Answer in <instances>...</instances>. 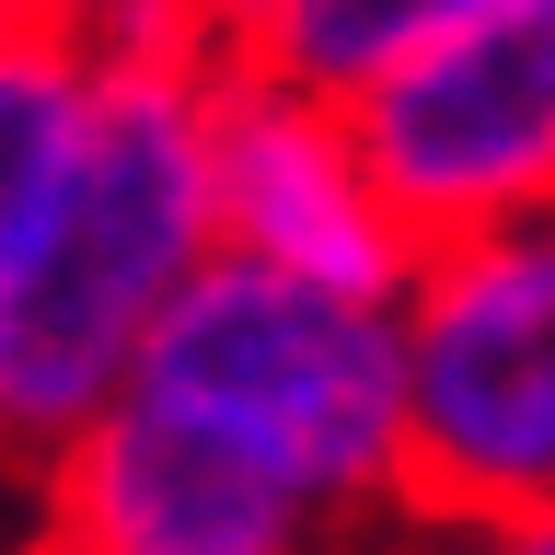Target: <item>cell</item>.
<instances>
[{
    "mask_svg": "<svg viewBox=\"0 0 555 555\" xmlns=\"http://www.w3.org/2000/svg\"><path fill=\"white\" fill-rule=\"evenodd\" d=\"M232 35L12 0L0 47V440L12 463L116 405L163 312L220 267Z\"/></svg>",
    "mask_w": 555,
    "mask_h": 555,
    "instance_id": "1",
    "label": "cell"
},
{
    "mask_svg": "<svg viewBox=\"0 0 555 555\" xmlns=\"http://www.w3.org/2000/svg\"><path fill=\"white\" fill-rule=\"evenodd\" d=\"M405 486L428 532L509 520L555 498V208L416 255Z\"/></svg>",
    "mask_w": 555,
    "mask_h": 555,
    "instance_id": "3",
    "label": "cell"
},
{
    "mask_svg": "<svg viewBox=\"0 0 555 555\" xmlns=\"http://www.w3.org/2000/svg\"><path fill=\"white\" fill-rule=\"evenodd\" d=\"M24 498H35V532H59L81 555H359L312 509H289L267 486L197 463L185 440H163L139 405L81 416L24 475Z\"/></svg>",
    "mask_w": 555,
    "mask_h": 555,
    "instance_id": "6",
    "label": "cell"
},
{
    "mask_svg": "<svg viewBox=\"0 0 555 555\" xmlns=\"http://www.w3.org/2000/svg\"><path fill=\"white\" fill-rule=\"evenodd\" d=\"M475 12H509V0H243L232 59L347 104L371 69H393L405 47H428V35H451V24H475Z\"/></svg>",
    "mask_w": 555,
    "mask_h": 555,
    "instance_id": "7",
    "label": "cell"
},
{
    "mask_svg": "<svg viewBox=\"0 0 555 555\" xmlns=\"http://www.w3.org/2000/svg\"><path fill=\"white\" fill-rule=\"evenodd\" d=\"M69 12H104V24H197V35L243 24V0H69Z\"/></svg>",
    "mask_w": 555,
    "mask_h": 555,
    "instance_id": "9",
    "label": "cell"
},
{
    "mask_svg": "<svg viewBox=\"0 0 555 555\" xmlns=\"http://www.w3.org/2000/svg\"><path fill=\"white\" fill-rule=\"evenodd\" d=\"M428 555H555V498L509 520H463V532H428Z\"/></svg>",
    "mask_w": 555,
    "mask_h": 555,
    "instance_id": "8",
    "label": "cell"
},
{
    "mask_svg": "<svg viewBox=\"0 0 555 555\" xmlns=\"http://www.w3.org/2000/svg\"><path fill=\"white\" fill-rule=\"evenodd\" d=\"M220 255L405 301L428 243L405 232V208H393L371 139H359V116L336 93H301L278 69L232 59V104H220Z\"/></svg>",
    "mask_w": 555,
    "mask_h": 555,
    "instance_id": "5",
    "label": "cell"
},
{
    "mask_svg": "<svg viewBox=\"0 0 555 555\" xmlns=\"http://www.w3.org/2000/svg\"><path fill=\"white\" fill-rule=\"evenodd\" d=\"M24 555H81V544H59V532H35V544H24Z\"/></svg>",
    "mask_w": 555,
    "mask_h": 555,
    "instance_id": "10",
    "label": "cell"
},
{
    "mask_svg": "<svg viewBox=\"0 0 555 555\" xmlns=\"http://www.w3.org/2000/svg\"><path fill=\"white\" fill-rule=\"evenodd\" d=\"M116 405H139L197 463L312 509L336 544L428 532L405 486V301L220 255L163 312Z\"/></svg>",
    "mask_w": 555,
    "mask_h": 555,
    "instance_id": "2",
    "label": "cell"
},
{
    "mask_svg": "<svg viewBox=\"0 0 555 555\" xmlns=\"http://www.w3.org/2000/svg\"><path fill=\"white\" fill-rule=\"evenodd\" d=\"M416 243H463L555 208V0H509L405 47L347 93Z\"/></svg>",
    "mask_w": 555,
    "mask_h": 555,
    "instance_id": "4",
    "label": "cell"
}]
</instances>
